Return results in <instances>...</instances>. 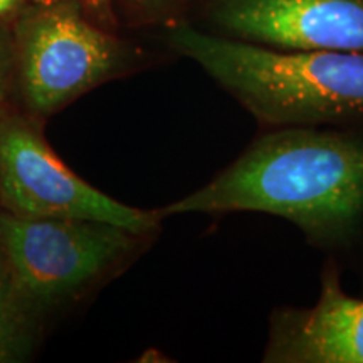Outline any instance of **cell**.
<instances>
[{
    "label": "cell",
    "mask_w": 363,
    "mask_h": 363,
    "mask_svg": "<svg viewBox=\"0 0 363 363\" xmlns=\"http://www.w3.org/2000/svg\"><path fill=\"white\" fill-rule=\"evenodd\" d=\"M192 212H264L291 222L316 244L347 242L363 220V131L272 130L158 216Z\"/></svg>",
    "instance_id": "6da1fadb"
},
{
    "label": "cell",
    "mask_w": 363,
    "mask_h": 363,
    "mask_svg": "<svg viewBox=\"0 0 363 363\" xmlns=\"http://www.w3.org/2000/svg\"><path fill=\"white\" fill-rule=\"evenodd\" d=\"M170 43L262 125L363 123V52L284 51L175 27Z\"/></svg>",
    "instance_id": "7a4b0ae2"
},
{
    "label": "cell",
    "mask_w": 363,
    "mask_h": 363,
    "mask_svg": "<svg viewBox=\"0 0 363 363\" xmlns=\"http://www.w3.org/2000/svg\"><path fill=\"white\" fill-rule=\"evenodd\" d=\"M138 235L106 222L0 216V261L12 296L52 305L120 262Z\"/></svg>",
    "instance_id": "3957f363"
},
{
    "label": "cell",
    "mask_w": 363,
    "mask_h": 363,
    "mask_svg": "<svg viewBox=\"0 0 363 363\" xmlns=\"http://www.w3.org/2000/svg\"><path fill=\"white\" fill-rule=\"evenodd\" d=\"M0 203L21 217L106 222L136 235L162 217L111 199L59 160L30 118L0 108Z\"/></svg>",
    "instance_id": "277c9868"
},
{
    "label": "cell",
    "mask_w": 363,
    "mask_h": 363,
    "mask_svg": "<svg viewBox=\"0 0 363 363\" xmlns=\"http://www.w3.org/2000/svg\"><path fill=\"white\" fill-rule=\"evenodd\" d=\"M116 45L69 6L39 9L19 27L24 104L38 116L61 110L115 69Z\"/></svg>",
    "instance_id": "5b68a950"
},
{
    "label": "cell",
    "mask_w": 363,
    "mask_h": 363,
    "mask_svg": "<svg viewBox=\"0 0 363 363\" xmlns=\"http://www.w3.org/2000/svg\"><path fill=\"white\" fill-rule=\"evenodd\" d=\"M234 39L284 51L363 52V0H217Z\"/></svg>",
    "instance_id": "8992f818"
},
{
    "label": "cell",
    "mask_w": 363,
    "mask_h": 363,
    "mask_svg": "<svg viewBox=\"0 0 363 363\" xmlns=\"http://www.w3.org/2000/svg\"><path fill=\"white\" fill-rule=\"evenodd\" d=\"M269 363H363V299L350 296L326 267L311 308H281L269 323Z\"/></svg>",
    "instance_id": "52a82bcc"
},
{
    "label": "cell",
    "mask_w": 363,
    "mask_h": 363,
    "mask_svg": "<svg viewBox=\"0 0 363 363\" xmlns=\"http://www.w3.org/2000/svg\"><path fill=\"white\" fill-rule=\"evenodd\" d=\"M12 293L6 279L0 278V360L11 353L13 325H12Z\"/></svg>",
    "instance_id": "ba28073f"
},
{
    "label": "cell",
    "mask_w": 363,
    "mask_h": 363,
    "mask_svg": "<svg viewBox=\"0 0 363 363\" xmlns=\"http://www.w3.org/2000/svg\"><path fill=\"white\" fill-rule=\"evenodd\" d=\"M7 91V59L0 48V108H4V99H6Z\"/></svg>",
    "instance_id": "9c48e42d"
},
{
    "label": "cell",
    "mask_w": 363,
    "mask_h": 363,
    "mask_svg": "<svg viewBox=\"0 0 363 363\" xmlns=\"http://www.w3.org/2000/svg\"><path fill=\"white\" fill-rule=\"evenodd\" d=\"M136 2H140L142 6L148 9H163V7L175 6V4L184 2V0H136Z\"/></svg>",
    "instance_id": "30bf717a"
},
{
    "label": "cell",
    "mask_w": 363,
    "mask_h": 363,
    "mask_svg": "<svg viewBox=\"0 0 363 363\" xmlns=\"http://www.w3.org/2000/svg\"><path fill=\"white\" fill-rule=\"evenodd\" d=\"M21 4V0H0V16L12 12Z\"/></svg>",
    "instance_id": "8fae6325"
},
{
    "label": "cell",
    "mask_w": 363,
    "mask_h": 363,
    "mask_svg": "<svg viewBox=\"0 0 363 363\" xmlns=\"http://www.w3.org/2000/svg\"><path fill=\"white\" fill-rule=\"evenodd\" d=\"M83 2L88 4V6H93V7H103L108 0H83Z\"/></svg>",
    "instance_id": "7c38bea8"
}]
</instances>
